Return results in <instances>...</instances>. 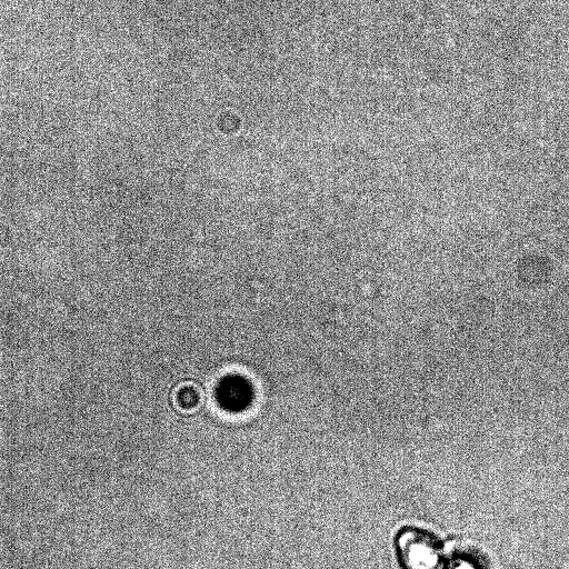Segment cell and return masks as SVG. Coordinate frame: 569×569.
<instances>
[{"mask_svg":"<svg viewBox=\"0 0 569 569\" xmlns=\"http://www.w3.org/2000/svg\"><path fill=\"white\" fill-rule=\"evenodd\" d=\"M398 548L403 561L412 569H433L442 555L435 536L414 528L398 536Z\"/></svg>","mask_w":569,"mask_h":569,"instance_id":"6da1fadb","label":"cell"},{"mask_svg":"<svg viewBox=\"0 0 569 569\" xmlns=\"http://www.w3.org/2000/svg\"><path fill=\"white\" fill-rule=\"evenodd\" d=\"M174 405L179 412H194L204 402L202 389L193 383L179 384L174 391Z\"/></svg>","mask_w":569,"mask_h":569,"instance_id":"7a4b0ae2","label":"cell"}]
</instances>
